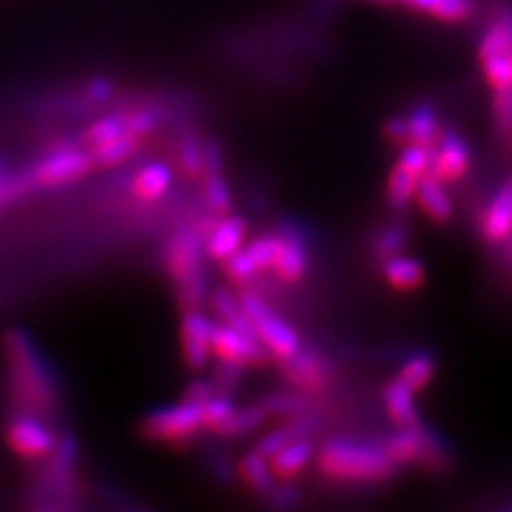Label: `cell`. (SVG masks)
<instances>
[{
    "label": "cell",
    "mask_w": 512,
    "mask_h": 512,
    "mask_svg": "<svg viewBox=\"0 0 512 512\" xmlns=\"http://www.w3.org/2000/svg\"><path fill=\"white\" fill-rule=\"evenodd\" d=\"M291 442H295V440H293L291 434H288V429H286V425H284V427H280V429L269 431L267 436H263V438L259 440V444H256V451H259L261 455H265L267 459H271L278 451H282V448H284L286 444H291Z\"/></svg>",
    "instance_id": "43"
},
{
    "label": "cell",
    "mask_w": 512,
    "mask_h": 512,
    "mask_svg": "<svg viewBox=\"0 0 512 512\" xmlns=\"http://www.w3.org/2000/svg\"><path fill=\"white\" fill-rule=\"evenodd\" d=\"M0 175H3V163H0Z\"/></svg>",
    "instance_id": "50"
},
{
    "label": "cell",
    "mask_w": 512,
    "mask_h": 512,
    "mask_svg": "<svg viewBox=\"0 0 512 512\" xmlns=\"http://www.w3.org/2000/svg\"><path fill=\"white\" fill-rule=\"evenodd\" d=\"M139 137L131 135V133H124L116 139L105 141L101 146H94V148H86L90 152V158L94 167H101V169H111V167H118L122 163H126L128 158H131L137 148H139Z\"/></svg>",
    "instance_id": "22"
},
{
    "label": "cell",
    "mask_w": 512,
    "mask_h": 512,
    "mask_svg": "<svg viewBox=\"0 0 512 512\" xmlns=\"http://www.w3.org/2000/svg\"><path fill=\"white\" fill-rule=\"evenodd\" d=\"M395 165L414 173L416 178H423V175L431 173V165H434V148L410 141L404 146Z\"/></svg>",
    "instance_id": "32"
},
{
    "label": "cell",
    "mask_w": 512,
    "mask_h": 512,
    "mask_svg": "<svg viewBox=\"0 0 512 512\" xmlns=\"http://www.w3.org/2000/svg\"><path fill=\"white\" fill-rule=\"evenodd\" d=\"M244 250L250 256V261L256 267V271L263 274V271H269L276 267L278 254H280V235L278 233L263 235L259 239H254V242L248 244Z\"/></svg>",
    "instance_id": "30"
},
{
    "label": "cell",
    "mask_w": 512,
    "mask_h": 512,
    "mask_svg": "<svg viewBox=\"0 0 512 512\" xmlns=\"http://www.w3.org/2000/svg\"><path fill=\"white\" fill-rule=\"evenodd\" d=\"M267 419V414L263 410V406H248L244 410H235V414L229 419V423L222 427L220 436L227 438H235V436H244L254 431L256 427H261Z\"/></svg>",
    "instance_id": "33"
},
{
    "label": "cell",
    "mask_w": 512,
    "mask_h": 512,
    "mask_svg": "<svg viewBox=\"0 0 512 512\" xmlns=\"http://www.w3.org/2000/svg\"><path fill=\"white\" fill-rule=\"evenodd\" d=\"M397 5H404L416 13H425L446 24L468 22L476 15L478 0H399Z\"/></svg>",
    "instance_id": "16"
},
{
    "label": "cell",
    "mask_w": 512,
    "mask_h": 512,
    "mask_svg": "<svg viewBox=\"0 0 512 512\" xmlns=\"http://www.w3.org/2000/svg\"><path fill=\"white\" fill-rule=\"evenodd\" d=\"M248 233V222L239 216H222L205 237V254L212 261L224 263L237 250H242Z\"/></svg>",
    "instance_id": "14"
},
{
    "label": "cell",
    "mask_w": 512,
    "mask_h": 512,
    "mask_svg": "<svg viewBox=\"0 0 512 512\" xmlns=\"http://www.w3.org/2000/svg\"><path fill=\"white\" fill-rule=\"evenodd\" d=\"M205 201L216 216H227L231 212L233 197L222 171H205Z\"/></svg>",
    "instance_id": "29"
},
{
    "label": "cell",
    "mask_w": 512,
    "mask_h": 512,
    "mask_svg": "<svg viewBox=\"0 0 512 512\" xmlns=\"http://www.w3.org/2000/svg\"><path fill=\"white\" fill-rule=\"evenodd\" d=\"M178 158L180 167L188 178H199V175H203V143H199V139L192 133L182 137Z\"/></svg>",
    "instance_id": "37"
},
{
    "label": "cell",
    "mask_w": 512,
    "mask_h": 512,
    "mask_svg": "<svg viewBox=\"0 0 512 512\" xmlns=\"http://www.w3.org/2000/svg\"><path fill=\"white\" fill-rule=\"evenodd\" d=\"M512 233V178L504 182L480 218V237L491 248L500 246Z\"/></svg>",
    "instance_id": "13"
},
{
    "label": "cell",
    "mask_w": 512,
    "mask_h": 512,
    "mask_svg": "<svg viewBox=\"0 0 512 512\" xmlns=\"http://www.w3.org/2000/svg\"><path fill=\"white\" fill-rule=\"evenodd\" d=\"M205 235L199 229H180L171 235L165 250L167 274L175 284V293L184 310H199L207 295L203 271Z\"/></svg>",
    "instance_id": "3"
},
{
    "label": "cell",
    "mask_w": 512,
    "mask_h": 512,
    "mask_svg": "<svg viewBox=\"0 0 512 512\" xmlns=\"http://www.w3.org/2000/svg\"><path fill=\"white\" fill-rule=\"evenodd\" d=\"M416 203H419L421 212L429 216L434 222H448L453 218V201L448 197V192L444 188V182L434 173H427L419 180V186H416Z\"/></svg>",
    "instance_id": "15"
},
{
    "label": "cell",
    "mask_w": 512,
    "mask_h": 512,
    "mask_svg": "<svg viewBox=\"0 0 512 512\" xmlns=\"http://www.w3.org/2000/svg\"><path fill=\"white\" fill-rule=\"evenodd\" d=\"M212 395H216V389L212 382H205V380H195L190 382L186 387V393H184V402H190V404H205L207 399H210Z\"/></svg>",
    "instance_id": "47"
},
{
    "label": "cell",
    "mask_w": 512,
    "mask_h": 512,
    "mask_svg": "<svg viewBox=\"0 0 512 512\" xmlns=\"http://www.w3.org/2000/svg\"><path fill=\"white\" fill-rule=\"evenodd\" d=\"M212 355L242 367H263L271 361L269 350L250 333L218 323L212 331Z\"/></svg>",
    "instance_id": "8"
},
{
    "label": "cell",
    "mask_w": 512,
    "mask_h": 512,
    "mask_svg": "<svg viewBox=\"0 0 512 512\" xmlns=\"http://www.w3.org/2000/svg\"><path fill=\"white\" fill-rule=\"evenodd\" d=\"M314 455V446L310 438L306 440H295L291 444H286L282 451H278L274 457H271V468H274V474L278 478H293L297 476L303 468L308 466V461Z\"/></svg>",
    "instance_id": "23"
},
{
    "label": "cell",
    "mask_w": 512,
    "mask_h": 512,
    "mask_svg": "<svg viewBox=\"0 0 512 512\" xmlns=\"http://www.w3.org/2000/svg\"><path fill=\"white\" fill-rule=\"evenodd\" d=\"M124 133H128V131L124 126L122 114H116V116H109V118L96 120L94 124H90L84 133V143H86V148H94V146H101V143L116 139Z\"/></svg>",
    "instance_id": "35"
},
{
    "label": "cell",
    "mask_w": 512,
    "mask_h": 512,
    "mask_svg": "<svg viewBox=\"0 0 512 512\" xmlns=\"http://www.w3.org/2000/svg\"><path fill=\"white\" fill-rule=\"evenodd\" d=\"M237 470L244 483L248 485V489H252L256 495H263L265 498V495L276 487L278 476L274 474V468H271V461L256 451V448L246 457H242Z\"/></svg>",
    "instance_id": "21"
},
{
    "label": "cell",
    "mask_w": 512,
    "mask_h": 512,
    "mask_svg": "<svg viewBox=\"0 0 512 512\" xmlns=\"http://www.w3.org/2000/svg\"><path fill=\"white\" fill-rule=\"evenodd\" d=\"M212 308H214L220 323L229 325L237 331L254 335V327L250 323V316L244 310L242 301H239V295H233L231 291H227V288H218V291H214V295H212ZM254 338H256V335H254Z\"/></svg>",
    "instance_id": "24"
},
{
    "label": "cell",
    "mask_w": 512,
    "mask_h": 512,
    "mask_svg": "<svg viewBox=\"0 0 512 512\" xmlns=\"http://www.w3.org/2000/svg\"><path fill=\"white\" fill-rule=\"evenodd\" d=\"M201 429V406L184 402V399L178 406L150 412L139 423L143 438L169 446H186L188 442L195 440Z\"/></svg>",
    "instance_id": "6"
},
{
    "label": "cell",
    "mask_w": 512,
    "mask_h": 512,
    "mask_svg": "<svg viewBox=\"0 0 512 512\" xmlns=\"http://www.w3.org/2000/svg\"><path fill=\"white\" fill-rule=\"evenodd\" d=\"M436 374V361L427 352H416L399 370V380H402L406 387H410L414 393L423 391Z\"/></svg>",
    "instance_id": "28"
},
{
    "label": "cell",
    "mask_w": 512,
    "mask_h": 512,
    "mask_svg": "<svg viewBox=\"0 0 512 512\" xmlns=\"http://www.w3.org/2000/svg\"><path fill=\"white\" fill-rule=\"evenodd\" d=\"M419 463L429 470H442L446 466V448L434 431L429 429H425V446Z\"/></svg>",
    "instance_id": "42"
},
{
    "label": "cell",
    "mask_w": 512,
    "mask_h": 512,
    "mask_svg": "<svg viewBox=\"0 0 512 512\" xmlns=\"http://www.w3.org/2000/svg\"><path fill=\"white\" fill-rule=\"evenodd\" d=\"M480 64H483L485 79L493 90L512 88V54L480 60Z\"/></svg>",
    "instance_id": "36"
},
{
    "label": "cell",
    "mask_w": 512,
    "mask_h": 512,
    "mask_svg": "<svg viewBox=\"0 0 512 512\" xmlns=\"http://www.w3.org/2000/svg\"><path fill=\"white\" fill-rule=\"evenodd\" d=\"M419 180L414 173L395 165L387 180V203L393 212H404L410 201L416 197Z\"/></svg>",
    "instance_id": "26"
},
{
    "label": "cell",
    "mask_w": 512,
    "mask_h": 512,
    "mask_svg": "<svg viewBox=\"0 0 512 512\" xmlns=\"http://www.w3.org/2000/svg\"><path fill=\"white\" fill-rule=\"evenodd\" d=\"M282 372L286 380H291L295 387L308 395H316L320 391H325L331 370L327 361L318 355L314 348H303L291 359L280 361Z\"/></svg>",
    "instance_id": "10"
},
{
    "label": "cell",
    "mask_w": 512,
    "mask_h": 512,
    "mask_svg": "<svg viewBox=\"0 0 512 512\" xmlns=\"http://www.w3.org/2000/svg\"><path fill=\"white\" fill-rule=\"evenodd\" d=\"M267 416H278V419H293V416L306 414L312 410V399L308 393H274L261 402Z\"/></svg>",
    "instance_id": "27"
},
{
    "label": "cell",
    "mask_w": 512,
    "mask_h": 512,
    "mask_svg": "<svg viewBox=\"0 0 512 512\" xmlns=\"http://www.w3.org/2000/svg\"><path fill=\"white\" fill-rule=\"evenodd\" d=\"M470 167V148L455 131H442L434 146V165L431 173L442 182H457Z\"/></svg>",
    "instance_id": "12"
},
{
    "label": "cell",
    "mask_w": 512,
    "mask_h": 512,
    "mask_svg": "<svg viewBox=\"0 0 512 512\" xmlns=\"http://www.w3.org/2000/svg\"><path fill=\"white\" fill-rule=\"evenodd\" d=\"M114 96V84L107 77H94L86 84V99L94 105L107 103Z\"/></svg>",
    "instance_id": "45"
},
{
    "label": "cell",
    "mask_w": 512,
    "mask_h": 512,
    "mask_svg": "<svg viewBox=\"0 0 512 512\" xmlns=\"http://www.w3.org/2000/svg\"><path fill=\"white\" fill-rule=\"evenodd\" d=\"M224 274H227L229 280L235 282L237 286H246L256 276H259V271H256V267L250 261V256L242 248V250H237L233 256H229L227 261H224Z\"/></svg>",
    "instance_id": "39"
},
{
    "label": "cell",
    "mask_w": 512,
    "mask_h": 512,
    "mask_svg": "<svg viewBox=\"0 0 512 512\" xmlns=\"http://www.w3.org/2000/svg\"><path fill=\"white\" fill-rule=\"evenodd\" d=\"M372 3H391V5H397L399 0H372Z\"/></svg>",
    "instance_id": "49"
},
{
    "label": "cell",
    "mask_w": 512,
    "mask_h": 512,
    "mask_svg": "<svg viewBox=\"0 0 512 512\" xmlns=\"http://www.w3.org/2000/svg\"><path fill=\"white\" fill-rule=\"evenodd\" d=\"M239 374H242V365H235L229 361H218V370L212 380L216 395L231 397L239 384Z\"/></svg>",
    "instance_id": "41"
},
{
    "label": "cell",
    "mask_w": 512,
    "mask_h": 512,
    "mask_svg": "<svg viewBox=\"0 0 512 512\" xmlns=\"http://www.w3.org/2000/svg\"><path fill=\"white\" fill-rule=\"evenodd\" d=\"M239 301H242L244 310L250 316L254 335L269 350L271 357L284 361L291 359L295 352L301 350V340L297 331L271 310L269 303L259 293H254L252 288H244V291L239 293Z\"/></svg>",
    "instance_id": "4"
},
{
    "label": "cell",
    "mask_w": 512,
    "mask_h": 512,
    "mask_svg": "<svg viewBox=\"0 0 512 512\" xmlns=\"http://www.w3.org/2000/svg\"><path fill=\"white\" fill-rule=\"evenodd\" d=\"M122 120H124L126 131L131 133V135H135V137H139V139L148 137L156 128V124H158L156 114H154V111H150V109L122 111Z\"/></svg>",
    "instance_id": "40"
},
{
    "label": "cell",
    "mask_w": 512,
    "mask_h": 512,
    "mask_svg": "<svg viewBox=\"0 0 512 512\" xmlns=\"http://www.w3.org/2000/svg\"><path fill=\"white\" fill-rule=\"evenodd\" d=\"M382 276L399 291H414L425 282V267L414 256L397 254L382 261Z\"/></svg>",
    "instance_id": "20"
},
{
    "label": "cell",
    "mask_w": 512,
    "mask_h": 512,
    "mask_svg": "<svg viewBox=\"0 0 512 512\" xmlns=\"http://www.w3.org/2000/svg\"><path fill=\"white\" fill-rule=\"evenodd\" d=\"M423 446H425V427H399L393 436L387 438L382 444L384 453L395 466H408V463H419L423 457Z\"/></svg>",
    "instance_id": "17"
},
{
    "label": "cell",
    "mask_w": 512,
    "mask_h": 512,
    "mask_svg": "<svg viewBox=\"0 0 512 512\" xmlns=\"http://www.w3.org/2000/svg\"><path fill=\"white\" fill-rule=\"evenodd\" d=\"M318 468L329 478L350 483H382L397 470L382 446L350 440H331L320 448Z\"/></svg>",
    "instance_id": "2"
},
{
    "label": "cell",
    "mask_w": 512,
    "mask_h": 512,
    "mask_svg": "<svg viewBox=\"0 0 512 512\" xmlns=\"http://www.w3.org/2000/svg\"><path fill=\"white\" fill-rule=\"evenodd\" d=\"M214 323L199 310H186L182 318V357L192 372H201L212 357Z\"/></svg>",
    "instance_id": "9"
},
{
    "label": "cell",
    "mask_w": 512,
    "mask_h": 512,
    "mask_svg": "<svg viewBox=\"0 0 512 512\" xmlns=\"http://www.w3.org/2000/svg\"><path fill=\"white\" fill-rule=\"evenodd\" d=\"M92 169H94V163L88 150L77 148L73 143L60 141L26 173L32 182V188L50 190V188H62L82 180Z\"/></svg>",
    "instance_id": "5"
},
{
    "label": "cell",
    "mask_w": 512,
    "mask_h": 512,
    "mask_svg": "<svg viewBox=\"0 0 512 512\" xmlns=\"http://www.w3.org/2000/svg\"><path fill=\"white\" fill-rule=\"evenodd\" d=\"M382 133L389 141L399 143V146H406L410 143V120L408 116H391L384 120Z\"/></svg>",
    "instance_id": "44"
},
{
    "label": "cell",
    "mask_w": 512,
    "mask_h": 512,
    "mask_svg": "<svg viewBox=\"0 0 512 512\" xmlns=\"http://www.w3.org/2000/svg\"><path fill=\"white\" fill-rule=\"evenodd\" d=\"M235 406L231 402V397L227 395H212L205 404H201V419H203V429L214 431V434H220L222 427L229 423L231 416L235 414Z\"/></svg>",
    "instance_id": "31"
},
{
    "label": "cell",
    "mask_w": 512,
    "mask_h": 512,
    "mask_svg": "<svg viewBox=\"0 0 512 512\" xmlns=\"http://www.w3.org/2000/svg\"><path fill=\"white\" fill-rule=\"evenodd\" d=\"M173 184V173L163 163L141 167L131 182L133 197L141 203H156L163 199Z\"/></svg>",
    "instance_id": "18"
},
{
    "label": "cell",
    "mask_w": 512,
    "mask_h": 512,
    "mask_svg": "<svg viewBox=\"0 0 512 512\" xmlns=\"http://www.w3.org/2000/svg\"><path fill=\"white\" fill-rule=\"evenodd\" d=\"M408 120H410V141L434 148L442 135L436 109L429 103H421L410 111Z\"/></svg>",
    "instance_id": "25"
},
{
    "label": "cell",
    "mask_w": 512,
    "mask_h": 512,
    "mask_svg": "<svg viewBox=\"0 0 512 512\" xmlns=\"http://www.w3.org/2000/svg\"><path fill=\"white\" fill-rule=\"evenodd\" d=\"M408 246V229L404 224H389V227H384L378 237H376V244L374 250L378 254V259H391V256L402 254Z\"/></svg>",
    "instance_id": "34"
},
{
    "label": "cell",
    "mask_w": 512,
    "mask_h": 512,
    "mask_svg": "<svg viewBox=\"0 0 512 512\" xmlns=\"http://www.w3.org/2000/svg\"><path fill=\"white\" fill-rule=\"evenodd\" d=\"M265 498L269 500V506H274V508H291V506H295L297 504V500H299V491L293 487V485H276L274 489H271Z\"/></svg>",
    "instance_id": "46"
},
{
    "label": "cell",
    "mask_w": 512,
    "mask_h": 512,
    "mask_svg": "<svg viewBox=\"0 0 512 512\" xmlns=\"http://www.w3.org/2000/svg\"><path fill=\"white\" fill-rule=\"evenodd\" d=\"M280 254L276 261V276L282 282H299L308 271V239L293 222H282L278 227Z\"/></svg>",
    "instance_id": "11"
},
{
    "label": "cell",
    "mask_w": 512,
    "mask_h": 512,
    "mask_svg": "<svg viewBox=\"0 0 512 512\" xmlns=\"http://www.w3.org/2000/svg\"><path fill=\"white\" fill-rule=\"evenodd\" d=\"M11 393L24 412H50L56 402V387L39 350L24 329H9L3 340Z\"/></svg>",
    "instance_id": "1"
},
{
    "label": "cell",
    "mask_w": 512,
    "mask_h": 512,
    "mask_svg": "<svg viewBox=\"0 0 512 512\" xmlns=\"http://www.w3.org/2000/svg\"><path fill=\"white\" fill-rule=\"evenodd\" d=\"M493 116H495V124H498L500 137L506 141L508 148H512V88L495 90Z\"/></svg>",
    "instance_id": "38"
},
{
    "label": "cell",
    "mask_w": 512,
    "mask_h": 512,
    "mask_svg": "<svg viewBox=\"0 0 512 512\" xmlns=\"http://www.w3.org/2000/svg\"><path fill=\"white\" fill-rule=\"evenodd\" d=\"M384 408L391 416V421L399 427H416L421 425V414L414 402V391L402 380H393L384 389Z\"/></svg>",
    "instance_id": "19"
},
{
    "label": "cell",
    "mask_w": 512,
    "mask_h": 512,
    "mask_svg": "<svg viewBox=\"0 0 512 512\" xmlns=\"http://www.w3.org/2000/svg\"><path fill=\"white\" fill-rule=\"evenodd\" d=\"M5 440L15 455L28 461L47 459L58 444L54 431L41 421V416L24 410L7 423Z\"/></svg>",
    "instance_id": "7"
},
{
    "label": "cell",
    "mask_w": 512,
    "mask_h": 512,
    "mask_svg": "<svg viewBox=\"0 0 512 512\" xmlns=\"http://www.w3.org/2000/svg\"><path fill=\"white\" fill-rule=\"evenodd\" d=\"M495 250L500 252V267H504L506 271H512V233L504 239V242L500 246H495Z\"/></svg>",
    "instance_id": "48"
}]
</instances>
